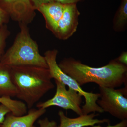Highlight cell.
I'll use <instances>...</instances> for the list:
<instances>
[{
    "mask_svg": "<svg viewBox=\"0 0 127 127\" xmlns=\"http://www.w3.org/2000/svg\"><path fill=\"white\" fill-rule=\"evenodd\" d=\"M58 65L64 73L76 80L81 86L89 83H94L99 87L112 88L127 85V65L117 59L101 67H93L73 58H67L61 61Z\"/></svg>",
    "mask_w": 127,
    "mask_h": 127,
    "instance_id": "1",
    "label": "cell"
},
{
    "mask_svg": "<svg viewBox=\"0 0 127 127\" xmlns=\"http://www.w3.org/2000/svg\"><path fill=\"white\" fill-rule=\"evenodd\" d=\"M11 67L12 80L17 91L16 97L28 109L55 87L48 68L30 65Z\"/></svg>",
    "mask_w": 127,
    "mask_h": 127,
    "instance_id": "2",
    "label": "cell"
},
{
    "mask_svg": "<svg viewBox=\"0 0 127 127\" xmlns=\"http://www.w3.org/2000/svg\"><path fill=\"white\" fill-rule=\"evenodd\" d=\"M18 24L20 31L0 63L10 66L30 65L48 68L45 57L39 52L38 44L31 37L27 24L22 22Z\"/></svg>",
    "mask_w": 127,
    "mask_h": 127,
    "instance_id": "3",
    "label": "cell"
},
{
    "mask_svg": "<svg viewBox=\"0 0 127 127\" xmlns=\"http://www.w3.org/2000/svg\"><path fill=\"white\" fill-rule=\"evenodd\" d=\"M58 51L56 49L47 51L44 57L48 66L52 78L62 82L68 88L77 91L85 99V103L81 107L83 114L93 113H103V110L97 104V101L101 96L100 93L88 92L83 90L75 79L64 73L57 63L56 59Z\"/></svg>",
    "mask_w": 127,
    "mask_h": 127,
    "instance_id": "4",
    "label": "cell"
},
{
    "mask_svg": "<svg viewBox=\"0 0 127 127\" xmlns=\"http://www.w3.org/2000/svg\"><path fill=\"white\" fill-rule=\"evenodd\" d=\"M56 85V91L53 97L36 105L38 108L46 109L49 107L56 106L66 110H72L78 116L83 115L81 104L82 102V96L77 91L69 88L62 82L55 79Z\"/></svg>",
    "mask_w": 127,
    "mask_h": 127,
    "instance_id": "5",
    "label": "cell"
},
{
    "mask_svg": "<svg viewBox=\"0 0 127 127\" xmlns=\"http://www.w3.org/2000/svg\"><path fill=\"white\" fill-rule=\"evenodd\" d=\"M100 100L97 103L103 112L121 120L127 119V98L120 89L99 87Z\"/></svg>",
    "mask_w": 127,
    "mask_h": 127,
    "instance_id": "6",
    "label": "cell"
},
{
    "mask_svg": "<svg viewBox=\"0 0 127 127\" xmlns=\"http://www.w3.org/2000/svg\"><path fill=\"white\" fill-rule=\"evenodd\" d=\"M80 15L77 4L65 5L63 15L53 34L59 40L69 39L76 31Z\"/></svg>",
    "mask_w": 127,
    "mask_h": 127,
    "instance_id": "7",
    "label": "cell"
},
{
    "mask_svg": "<svg viewBox=\"0 0 127 127\" xmlns=\"http://www.w3.org/2000/svg\"><path fill=\"white\" fill-rule=\"evenodd\" d=\"M0 7L10 18L28 25L35 16V10L30 0H0Z\"/></svg>",
    "mask_w": 127,
    "mask_h": 127,
    "instance_id": "8",
    "label": "cell"
},
{
    "mask_svg": "<svg viewBox=\"0 0 127 127\" xmlns=\"http://www.w3.org/2000/svg\"><path fill=\"white\" fill-rule=\"evenodd\" d=\"M46 111V109L31 108L27 113L22 116H14L9 113L0 127H36L34 123Z\"/></svg>",
    "mask_w": 127,
    "mask_h": 127,
    "instance_id": "9",
    "label": "cell"
},
{
    "mask_svg": "<svg viewBox=\"0 0 127 127\" xmlns=\"http://www.w3.org/2000/svg\"><path fill=\"white\" fill-rule=\"evenodd\" d=\"M65 7V4L53 1L41 5L36 9L43 15L46 28L52 33L63 15Z\"/></svg>",
    "mask_w": 127,
    "mask_h": 127,
    "instance_id": "10",
    "label": "cell"
},
{
    "mask_svg": "<svg viewBox=\"0 0 127 127\" xmlns=\"http://www.w3.org/2000/svg\"><path fill=\"white\" fill-rule=\"evenodd\" d=\"M60 120L58 127H84L93 126L96 124L104 123L109 124V119H99L95 118L98 116V114L93 113L88 114H83L75 118H70L65 115L63 111H60L58 113Z\"/></svg>",
    "mask_w": 127,
    "mask_h": 127,
    "instance_id": "11",
    "label": "cell"
},
{
    "mask_svg": "<svg viewBox=\"0 0 127 127\" xmlns=\"http://www.w3.org/2000/svg\"><path fill=\"white\" fill-rule=\"evenodd\" d=\"M17 91L12 80L11 66L0 63V97H16Z\"/></svg>",
    "mask_w": 127,
    "mask_h": 127,
    "instance_id": "12",
    "label": "cell"
},
{
    "mask_svg": "<svg viewBox=\"0 0 127 127\" xmlns=\"http://www.w3.org/2000/svg\"><path fill=\"white\" fill-rule=\"evenodd\" d=\"M127 24V0H122L113 19V29L117 32L126 30Z\"/></svg>",
    "mask_w": 127,
    "mask_h": 127,
    "instance_id": "13",
    "label": "cell"
},
{
    "mask_svg": "<svg viewBox=\"0 0 127 127\" xmlns=\"http://www.w3.org/2000/svg\"><path fill=\"white\" fill-rule=\"evenodd\" d=\"M0 103L8 107L14 116H22L27 113V107L21 101L13 100L9 97L2 96L0 97Z\"/></svg>",
    "mask_w": 127,
    "mask_h": 127,
    "instance_id": "14",
    "label": "cell"
},
{
    "mask_svg": "<svg viewBox=\"0 0 127 127\" xmlns=\"http://www.w3.org/2000/svg\"><path fill=\"white\" fill-rule=\"evenodd\" d=\"M10 35L7 25L0 27V61L5 52L6 41Z\"/></svg>",
    "mask_w": 127,
    "mask_h": 127,
    "instance_id": "15",
    "label": "cell"
},
{
    "mask_svg": "<svg viewBox=\"0 0 127 127\" xmlns=\"http://www.w3.org/2000/svg\"><path fill=\"white\" fill-rule=\"evenodd\" d=\"M38 123L40 127H58L55 121H50L47 118L40 119L38 121Z\"/></svg>",
    "mask_w": 127,
    "mask_h": 127,
    "instance_id": "16",
    "label": "cell"
},
{
    "mask_svg": "<svg viewBox=\"0 0 127 127\" xmlns=\"http://www.w3.org/2000/svg\"><path fill=\"white\" fill-rule=\"evenodd\" d=\"M10 18L7 12L0 7V27L9 23Z\"/></svg>",
    "mask_w": 127,
    "mask_h": 127,
    "instance_id": "17",
    "label": "cell"
},
{
    "mask_svg": "<svg viewBox=\"0 0 127 127\" xmlns=\"http://www.w3.org/2000/svg\"><path fill=\"white\" fill-rule=\"evenodd\" d=\"M9 113L11 112L8 107L4 104H0V124L3 122L6 116Z\"/></svg>",
    "mask_w": 127,
    "mask_h": 127,
    "instance_id": "18",
    "label": "cell"
},
{
    "mask_svg": "<svg viewBox=\"0 0 127 127\" xmlns=\"http://www.w3.org/2000/svg\"><path fill=\"white\" fill-rule=\"evenodd\" d=\"M35 10L41 5L54 1V0H30Z\"/></svg>",
    "mask_w": 127,
    "mask_h": 127,
    "instance_id": "19",
    "label": "cell"
},
{
    "mask_svg": "<svg viewBox=\"0 0 127 127\" xmlns=\"http://www.w3.org/2000/svg\"><path fill=\"white\" fill-rule=\"evenodd\" d=\"M92 127H127V119L121 120L120 122L113 125H110L109 124L106 127H102L98 124L97 125H93Z\"/></svg>",
    "mask_w": 127,
    "mask_h": 127,
    "instance_id": "20",
    "label": "cell"
},
{
    "mask_svg": "<svg viewBox=\"0 0 127 127\" xmlns=\"http://www.w3.org/2000/svg\"><path fill=\"white\" fill-rule=\"evenodd\" d=\"M117 60L120 63L124 65H127V52H123L120 54V56L117 58Z\"/></svg>",
    "mask_w": 127,
    "mask_h": 127,
    "instance_id": "21",
    "label": "cell"
},
{
    "mask_svg": "<svg viewBox=\"0 0 127 127\" xmlns=\"http://www.w3.org/2000/svg\"><path fill=\"white\" fill-rule=\"evenodd\" d=\"M54 1L59 2L63 4H77L78 2L83 1L84 0H54Z\"/></svg>",
    "mask_w": 127,
    "mask_h": 127,
    "instance_id": "22",
    "label": "cell"
}]
</instances>
